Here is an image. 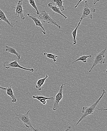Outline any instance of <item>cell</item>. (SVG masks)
Wrapping results in <instances>:
<instances>
[{
  "mask_svg": "<svg viewBox=\"0 0 107 131\" xmlns=\"http://www.w3.org/2000/svg\"><path fill=\"white\" fill-rule=\"evenodd\" d=\"M102 91L103 92L102 94L101 95L99 98L98 99V100L95 103H93V104L91 105L90 106H88V107H83L82 112H81V117L79 119V121L76 124V125H77L81 121H82L83 120L86 118L88 116L90 115H93L94 111L95 110V109L97 105H98L100 101L102 99L103 96L106 93V91L104 89L102 90Z\"/></svg>",
  "mask_w": 107,
  "mask_h": 131,
  "instance_id": "6da1fadb",
  "label": "cell"
},
{
  "mask_svg": "<svg viewBox=\"0 0 107 131\" xmlns=\"http://www.w3.org/2000/svg\"><path fill=\"white\" fill-rule=\"evenodd\" d=\"M31 112V110H28L25 114H17L15 113V118L18 121L23 123L25 127L28 128H30L31 130L34 131H37V129H35L32 125V123L30 117L28 115L29 113Z\"/></svg>",
  "mask_w": 107,
  "mask_h": 131,
  "instance_id": "7a4b0ae2",
  "label": "cell"
},
{
  "mask_svg": "<svg viewBox=\"0 0 107 131\" xmlns=\"http://www.w3.org/2000/svg\"><path fill=\"white\" fill-rule=\"evenodd\" d=\"M106 49H104L100 53L94 55V60L91 69L89 71V72L92 71V69L98 64H103L105 63L106 59L105 58V52Z\"/></svg>",
  "mask_w": 107,
  "mask_h": 131,
  "instance_id": "3957f363",
  "label": "cell"
},
{
  "mask_svg": "<svg viewBox=\"0 0 107 131\" xmlns=\"http://www.w3.org/2000/svg\"><path fill=\"white\" fill-rule=\"evenodd\" d=\"M95 12V9L91 7L88 4L87 1H85L84 7L83 8V13L80 20L82 21V20L84 18L92 19L93 13Z\"/></svg>",
  "mask_w": 107,
  "mask_h": 131,
  "instance_id": "277c9868",
  "label": "cell"
},
{
  "mask_svg": "<svg viewBox=\"0 0 107 131\" xmlns=\"http://www.w3.org/2000/svg\"><path fill=\"white\" fill-rule=\"evenodd\" d=\"M38 17L41 20H42L43 23H46L54 25L56 26L59 29H60L61 27L60 25H59L57 22L52 18L49 14L45 10H43L38 15Z\"/></svg>",
  "mask_w": 107,
  "mask_h": 131,
  "instance_id": "5b68a950",
  "label": "cell"
},
{
  "mask_svg": "<svg viewBox=\"0 0 107 131\" xmlns=\"http://www.w3.org/2000/svg\"><path fill=\"white\" fill-rule=\"evenodd\" d=\"M3 67L6 69H10V68H16L25 70L28 71H31V72H33L34 71V70L33 68H31V69H28L21 66L18 63L16 60L12 62H9L8 61L4 62L3 63Z\"/></svg>",
  "mask_w": 107,
  "mask_h": 131,
  "instance_id": "8992f818",
  "label": "cell"
},
{
  "mask_svg": "<svg viewBox=\"0 0 107 131\" xmlns=\"http://www.w3.org/2000/svg\"><path fill=\"white\" fill-rule=\"evenodd\" d=\"M23 3H25L24 0H20L16 7H11L15 9V15L17 17H20L23 20L25 19V17L24 15V10L23 7Z\"/></svg>",
  "mask_w": 107,
  "mask_h": 131,
  "instance_id": "52a82bcc",
  "label": "cell"
},
{
  "mask_svg": "<svg viewBox=\"0 0 107 131\" xmlns=\"http://www.w3.org/2000/svg\"><path fill=\"white\" fill-rule=\"evenodd\" d=\"M65 84H62L60 87L59 92L55 96V101L53 105L52 109L54 111H56L59 108V104L60 101L63 98V89L64 86Z\"/></svg>",
  "mask_w": 107,
  "mask_h": 131,
  "instance_id": "ba28073f",
  "label": "cell"
},
{
  "mask_svg": "<svg viewBox=\"0 0 107 131\" xmlns=\"http://www.w3.org/2000/svg\"><path fill=\"white\" fill-rule=\"evenodd\" d=\"M27 15L28 16L29 18H31V19H32L34 21L36 26H37V27H40L41 28H42V30H41V32H43L44 35H45L46 32V31H45V29H44V28L43 26V25L41 23L40 20L38 19V17H37L36 16H31L29 13H28Z\"/></svg>",
  "mask_w": 107,
  "mask_h": 131,
  "instance_id": "9c48e42d",
  "label": "cell"
},
{
  "mask_svg": "<svg viewBox=\"0 0 107 131\" xmlns=\"http://www.w3.org/2000/svg\"><path fill=\"white\" fill-rule=\"evenodd\" d=\"M48 7L49 8H51L55 13H57V14L61 15L65 20L67 19V17L65 15H64V14L61 13V11H60V9H59V8L57 7L56 5L55 6L52 5V3H49L48 4Z\"/></svg>",
  "mask_w": 107,
  "mask_h": 131,
  "instance_id": "30bf717a",
  "label": "cell"
},
{
  "mask_svg": "<svg viewBox=\"0 0 107 131\" xmlns=\"http://www.w3.org/2000/svg\"><path fill=\"white\" fill-rule=\"evenodd\" d=\"M12 85H11L10 86L6 88V93L7 95L10 97L11 98V101L13 103H15L17 101V99L13 93V90L12 88Z\"/></svg>",
  "mask_w": 107,
  "mask_h": 131,
  "instance_id": "8fae6325",
  "label": "cell"
},
{
  "mask_svg": "<svg viewBox=\"0 0 107 131\" xmlns=\"http://www.w3.org/2000/svg\"><path fill=\"white\" fill-rule=\"evenodd\" d=\"M5 50L10 53L15 55L17 57V59L18 60H20V59L21 55L16 51V49L13 47L8 46H6L5 47Z\"/></svg>",
  "mask_w": 107,
  "mask_h": 131,
  "instance_id": "7c38bea8",
  "label": "cell"
},
{
  "mask_svg": "<svg viewBox=\"0 0 107 131\" xmlns=\"http://www.w3.org/2000/svg\"><path fill=\"white\" fill-rule=\"evenodd\" d=\"M0 20L4 21V22L7 24L9 26H10L12 27H13V25L15 24H14L12 25L10 23L6 16H5L4 12L1 9H0Z\"/></svg>",
  "mask_w": 107,
  "mask_h": 131,
  "instance_id": "4fadbf2b",
  "label": "cell"
},
{
  "mask_svg": "<svg viewBox=\"0 0 107 131\" xmlns=\"http://www.w3.org/2000/svg\"><path fill=\"white\" fill-rule=\"evenodd\" d=\"M32 98L38 100L41 104L43 105L46 104L47 103V102H46L47 100H54V98L53 97H47L43 96H39L38 95L36 96H33Z\"/></svg>",
  "mask_w": 107,
  "mask_h": 131,
  "instance_id": "5bb4252c",
  "label": "cell"
},
{
  "mask_svg": "<svg viewBox=\"0 0 107 131\" xmlns=\"http://www.w3.org/2000/svg\"><path fill=\"white\" fill-rule=\"evenodd\" d=\"M48 74H46L45 77L40 79L37 81V82L35 88L38 90H39V91L41 90V86L44 84L46 79L48 78Z\"/></svg>",
  "mask_w": 107,
  "mask_h": 131,
  "instance_id": "9a60e30c",
  "label": "cell"
},
{
  "mask_svg": "<svg viewBox=\"0 0 107 131\" xmlns=\"http://www.w3.org/2000/svg\"><path fill=\"white\" fill-rule=\"evenodd\" d=\"M53 2L55 4V5L59 8L61 12L65 10L64 8L63 5V3L64 2L62 0H53Z\"/></svg>",
  "mask_w": 107,
  "mask_h": 131,
  "instance_id": "2e32d148",
  "label": "cell"
},
{
  "mask_svg": "<svg viewBox=\"0 0 107 131\" xmlns=\"http://www.w3.org/2000/svg\"><path fill=\"white\" fill-rule=\"evenodd\" d=\"M92 57V56L91 55H83L82 56H80L75 61L72 62V64H73L74 63L76 62L79 61H81L85 63L87 62V59L88 58H90Z\"/></svg>",
  "mask_w": 107,
  "mask_h": 131,
  "instance_id": "e0dca14e",
  "label": "cell"
},
{
  "mask_svg": "<svg viewBox=\"0 0 107 131\" xmlns=\"http://www.w3.org/2000/svg\"><path fill=\"white\" fill-rule=\"evenodd\" d=\"M80 25V24H78V25L77 26L76 28H75V30L73 31L72 32V35L73 37V42H72L73 45H75L76 44L77 42L76 40V37L77 35V29H78V27Z\"/></svg>",
  "mask_w": 107,
  "mask_h": 131,
  "instance_id": "ac0fdd59",
  "label": "cell"
},
{
  "mask_svg": "<svg viewBox=\"0 0 107 131\" xmlns=\"http://www.w3.org/2000/svg\"><path fill=\"white\" fill-rule=\"evenodd\" d=\"M43 55L44 56H46L47 58H48L49 59H52L53 62L56 61V58H58V56L54 54L48 53H44Z\"/></svg>",
  "mask_w": 107,
  "mask_h": 131,
  "instance_id": "d6986e66",
  "label": "cell"
},
{
  "mask_svg": "<svg viewBox=\"0 0 107 131\" xmlns=\"http://www.w3.org/2000/svg\"><path fill=\"white\" fill-rule=\"evenodd\" d=\"M28 1L30 5H31L33 8L35 9L36 11L37 14V15H39V14H40V12H39V11H38V8H37V6L34 0H28Z\"/></svg>",
  "mask_w": 107,
  "mask_h": 131,
  "instance_id": "ffe728a7",
  "label": "cell"
},
{
  "mask_svg": "<svg viewBox=\"0 0 107 131\" xmlns=\"http://www.w3.org/2000/svg\"><path fill=\"white\" fill-rule=\"evenodd\" d=\"M97 108V109H98L99 110H101V111H102V110H103V111H106L107 110V109L103 107L101 109L99 108Z\"/></svg>",
  "mask_w": 107,
  "mask_h": 131,
  "instance_id": "44dd1931",
  "label": "cell"
},
{
  "mask_svg": "<svg viewBox=\"0 0 107 131\" xmlns=\"http://www.w3.org/2000/svg\"><path fill=\"white\" fill-rule=\"evenodd\" d=\"M83 1V0H79V2H78V3H77V4L75 6V8H76L77 7V6H78V5H79V3H80V2H81V1Z\"/></svg>",
  "mask_w": 107,
  "mask_h": 131,
  "instance_id": "7402d4cb",
  "label": "cell"
},
{
  "mask_svg": "<svg viewBox=\"0 0 107 131\" xmlns=\"http://www.w3.org/2000/svg\"><path fill=\"white\" fill-rule=\"evenodd\" d=\"M0 89L3 90H6V88H5V87H2V86H0Z\"/></svg>",
  "mask_w": 107,
  "mask_h": 131,
  "instance_id": "603a6c76",
  "label": "cell"
},
{
  "mask_svg": "<svg viewBox=\"0 0 107 131\" xmlns=\"http://www.w3.org/2000/svg\"><path fill=\"white\" fill-rule=\"evenodd\" d=\"M93 1H94V2H93V4L94 5L95 4L96 2L99 1V0H93Z\"/></svg>",
  "mask_w": 107,
  "mask_h": 131,
  "instance_id": "cb8c5ba5",
  "label": "cell"
},
{
  "mask_svg": "<svg viewBox=\"0 0 107 131\" xmlns=\"http://www.w3.org/2000/svg\"><path fill=\"white\" fill-rule=\"evenodd\" d=\"M71 128V126H69V127H68L67 128V129H66V130H65V131H67V130H70V129Z\"/></svg>",
  "mask_w": 107,
  "mask_h": 131,
  "instance_id": "d4e9b609",
  "label": "cell"
}]
</instances>
